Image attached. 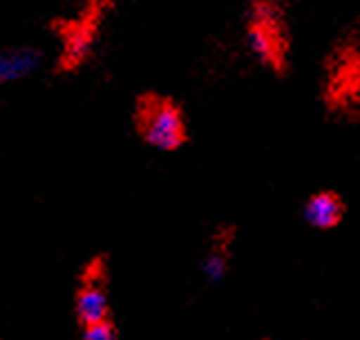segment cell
Segmentation results:
<instances>
[{"label": "cell", "mask_w": 360, "mask_h": 340, "mask_svg": "<svg viewBox=\"0 0 360 340\" xmlns=\"http://www.w3.org/2000/svg\"><path fill=\"white\" fill-rule=\"evenodd\" d=\"M248 47L253 56L269 68H280L287 56V30L282 11L271 0H259L248 20Z\"/></svg>", "instance_id": "6da1fadb"}, {"label": "cell", "mask_w": 360, "mask_h": 340, "mask_svg": "<svg viewBox=\"0 0 360 340\" xmlns=\"http://www.w3.org/2000/svg\"><path fill=\"white\" fill-rule=\"evenodd\" d=\"M141 132L146 141L159 150H175L184 141V121L179 110L161 99H148L141 106Z\"/></svg>", "instance_id": "7a4b0ae2"}, {"label": "cell", "mask_w": 360, "mask_h": 340, "mask_svg": "<svg viewBox=\"0 0 360 340\" xmlns=\"http://www.w3.org/2000/svg\"><path fill=\"white\" fill-rule=\"evenodd\" d=\"M304 220L314 229H333L342 220V204L333 193H318L307 201Z\"/></svg>", "instance_id": "3957f363"}, {"label": "cell", "mask_w": 360, "mask_h": 340, "mask_svg": "<svg viewBox=\"0 0 360 340\" xmlns=\"http://www.w3.org/2000/svg\"><path fill=\"white\" fill-rule=\"evenodd\" d=\"M77 318L83 327L108 320V296L101 284H85L77 296Z\"/></svg>", "instance_id": "277c9868"}, {"label": "cell", "mask_w": 360, "mask_h": 340, "mask_svg": "<svg viewBox=\"0 0 360 340\" xmlns=\"http://www.w3.org/2000/svg\"><path fill=\"white\" fill-rule=\"evenodd\" d=\"M39 52L30 47H18V49H9V52L3 54L0 58V77L3 81H16L32 74L39 65Z\"/></svg>", "instance_id": "5b68a950"}, {"label": "cell", "mask_w": 360, "mask_h": 340, "mask_svg": "<svg viewBox=\"0 0 360 340\" xmlns=\"http://www.w3.org/2000/svg\"><path fill=\"white\" fill-rule=\"evenodd\" d=\"M229 271V256L224 246L213 248L202 262V273L208 282H219Z\"/></svg>", "instance_id": "8992f818"}, {"label": "cell", "mask_w": 360, "mask_h": 340, "mask_svg": "<svg viewBox=\"0 0 360 340\" xmlns=\"http://www.w3.org/2000/svg\"><path fill=\"white\" fill-rule=\"evenodd\" d=\"M81 340H117V332H115V327L105 320V322L85 327Z\"/></svg>", "instance_id": "52a82bcc"}, {"label": "cell", "mask_w": 360, "mask_h": 340, "mask_svg": "<svg viewBox=\"0 0 360 340\" xmlns=\"http://www.w3.org/2000/svg\"><path fill=\"white\" fill-rule=\"evenodd\" d=\"M356 74H354V68H352V74H349V79H354ZM342 79H347V72L342 74ZM342 87H349V81H342Z\"/></svg>", "instance_id": "ba28073f"}]
</instances>
